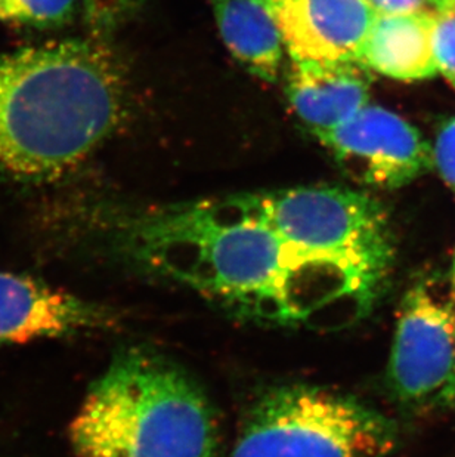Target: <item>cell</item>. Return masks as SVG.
Here are the masks:
<instances>
[{"mask_svg":"<svg viewBox=\"0 0 455 457\" xmlns=\"http://www.w3.org/2000/svg\"><path fill=\"white\" fill-rule=\"evenodd\" d=\"M395 425L333 389L296 384L263 394L229 457H386Z\"/></svg>","mask_w":455,"mask_h":457,"instance_id":"277c9868","label":"cell"},{"mask_svg":"<svg viewBox=\"0 0 455 457\" xmlns=\"http://www.w3.org/2000/svg\"><path fill=\"white\" fill-rule=\"evenodd\" d=\"M80 457H216L219 423L197 380L153 351H123L70 425Z\"/></svg>","mask_w":455,"mask_h":457,"instance_id":"3957f363","label":"cell"},{"mask_svg":"<svg viewBox=\"0 0 455 457\" xmlns=\"http://www.w3.org/2000/svg\"><path fill=\"white\" fill-rule=\"evenodd\" d=\"M294 60L358 61L378 13L368 0H259Z\"/></svg>","mask_w":455,"mask_h":457,"instance_id":"52a82bcc","label":"cell"},{"mask_svg":"<svg viewBox=\"0 0 455 457\" xmlns=\"http://www.w3.org/2000/svg\"><path fill=\"white\" fill-rule=\"evenodd\" d=\"M94 37L103 39L134 17L144 0H79Z\"/></svg>","mask_w":455,"mask_h":457,"instance_id":"4fadbf2b","label":"cell"},{"mask_svg":"<svg viewBox=\"0 0 455 457\" xmlns=\"http://www.w3.org/2000/svg\"><path fill=\"white\" fill-rule=\"evenodd\" d=\"M108 323L87 301L24 274L0 271V345L64 337Z\"/></svg>","mask_w":455,"mask_h":457,"instance_id":"ba28073f","label":"cell"},{"mask_svg":"<svg viewBox=\"0 0 455 457\" xmlns=\"http://www.w3.org/2000/svg\"><path fill=\"white\" fill-rule=\"evenodd\" d=\"M126 79L99 37L0 55V182H52L71 172L125 116Z\"/></svg>","mask_w":455,"mask_h":457,"instance_id":"7a4b0ae2","label":"cell"},{"mask_svg":"<svg viewBox=\"0 0 455 457\" xmlns=\"http://www.w3.org/2000/svg\"><path fill=\"white\" fill-rule=\"evenodd\" d=\"M318 139L353 179L380 188L405 186L434 162L429 144L409 121L368 104Z\"/></svg>","mask_w":455,"mask_h":457,"instance_id":"8992f818","label":"cell"},{"mask_svg":"<svg viewBox=\"0 0 455 457\" xmlns=\"http://www.w3.org/2000/svg\"><path fill=\"white\" fill-rule=\"evenodd\" d=\"M387 380L407 407L455 402V311L426 285L402 301Z\"/></svg>","mask_w":455,"mask_h":457,"instance_id":"5b68a950","label":"cell"},{"mask_svg":"<svg viewBox=\"0 0 455 457\" xmlns=\"http://www.w3.org/2000/svg\"><path fill=\"white\" fill-rule=\"evenodd\" d=\"M434 160L443 179L455 190V117L439 132Z\"/></svg>","mask_w":455,"mask_h":457,"instance_id":"9a60e30c","label":"cell"},{"mask_svg":"<svg viewBox=\"0 0 455 457\" xmlns=\"http://www.w3.org/2000/svg\"><path fill=\"white\" fill-rule=\"evenodd\" d=\"M79 0H0V21L55 29L73 18Z\"/></svg>","mask_w":455,"mask_h":457,"instance_id":"7c38bea8","label":"cell"},{"mask_svg":"<svg viewBox=\"0 0 455 457\" xmlns=\"http://www.w3.org/2000/svg\"><path fill=\"white\" fill-rule=\"evenodd\" d=\"M120 246L148 270L243 317L335 330L368 314L395 246L382 204L342 187H297L148 211Z\"/></svg>","mask_w":455,"mask_h":457,"instance_id":"6da1fadb","label":"cell"},{"mask_svg":"<svg viewBox=\"0 0 455 457\" xmlns=\"http://www.w3.org/2000/svg\"><path fill=\"white\" fill-rule=\"evenodd\" d=\"M369 83L367 67L358 61L292 58L285 92L294 112L318 138L368 104Z\"/></svg>","mask_w":455,"mask_h":457,"instance_id":"9c48e42d","label":"cell"},{"mask_svg":"<svg viewBox=\"0 0 455 457\" xmlns=\"http://www.w3.org/2000/svg\"><path fill=\"white\" fill-rule=\"evenodd\" d=\"M220 36L232 55L265 82H277L284 45L274 20L259 0H209Z\"/></svg>","mask_w":455,"mask_h":457,"instance_id":"8fae6325","label":"cell"},{"mask_svg":"<svg viewBox=\"0 0 455 457\" xmlns=\"http://www.w3.org/2000/svg\"><path fill=\"white\" fill-rule=\"evenodd\" d=\"M378 15H404V13H434L438 0H368Z\"/></svg>","mask_w":455,"mask_h":457,"instance_id":"2e32d148","label":"cell"},{"mask_svg":"<svg viewBox=\"0 0 455 457\" xmlns=\"http://www.w3.org/2000/svg\"><path fill=\"white\" fill-rule=\"evenodd\" d=\"M443 2H445V0H438L439 6H441V4H443ZM439 6H438V8H439Z\"/></svg>","mask_w":455,"mask_h":457,"instance_id":"e0dca14e","label":"cell"},{"mask_svg":"<svg viewBox=\"0 0 455 457\" xmlns=\"http://www.w3.org/2000/svg\"><path fill=\"white\" fill-rule=\"evenodd\" d=\"M434 24V13L377 15L360 62L398 80L432 78L438 71Z\"/></svg>","mask_w":455,"mask_h":457,"instance_id":"30bf717a","label":"cell"},{"mask_svg":"<svg viewBox=\"0 0 455 457\" xmlns=\"http://www.w3.org/2000/svg\"><path fill=\"white\" fill-rule=\"evenodd\" d=\"M454 286H455V270H454Z\"/></svg>","mask_w":455,"mask_h":457,"instance_id":"ac0fdd59","label":"cell"},{"mask_svg":"<svg viewBox=\"0 0 455 457\" xmlns=\"http://www.w3.org/2000/svg\"><path fill=\"white\" fill-rule=\"evenodd\" d=\"M432 40L436 67L455 87V0H445L434 12Z\"/></svg>","mask_w":455,"mask_h":457,"instance_id":"5bb4252c","label":"cell"}]
</instances>
